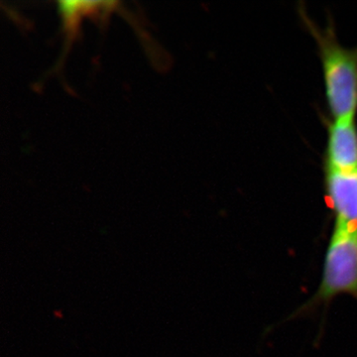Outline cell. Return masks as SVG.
<instances>
[{
  "mask_svg": "<svg viewBox=\"0 0 357 357\" xmlns=\"http://www.w3.org/2000/svg\"><path fill=\"white\" fill-rule=\"evenodd\" d=\"M325 191L326 203L335 218V225L357 229V169H325Z\"/></svg>",
  "mask_w": 357,
  "mask_h": 357,
  "instance_id": "cell-3",
  "label": "cell"
},
{
  "mask_svg": "<svg viewBox=\"0 0 357 357\" xmlns=\"http://www.w3.org/2000/svg\"><path fill=\"white\" fill-rule=\"evenodd\" d=\"M301 17L319 47L326 98L333 119L356 117L357 112V47L338 42L332 23L325 29L314 24L300 8Z\"/></svg>",
  "mask_w": 357,
  "mask_h": 357,
  "instance_id": "cell-1",
  "label": "cell"
},
{
  "mask_svg": "<svg viewBox=\"0 0 357 357\" xmlns=\"http://www.w3.org/2000/svg\"><path fill=\"white\" fill-rule=\"evenodd\" d=\"M325 169L338 171L357 169V124L356 117L333 119L328 128Z\"/></svg>",
  "mask_w": 357,
  "mask_h": 357,
  "instance_id": "cell-4",
  "label": "cell"
},
{
  "mask_svg": "<svg viewBox=\"0 0 357 357\" xmlns=\"http://www.w3.org/2000/svg\"><path fill=\"white\" fill-rule=\"evenodd\" d=\"M357 301V229L333 225L326 246L319 287L293 317L326 309L340 296Z\"/></svg>",
  "mask_w": 357,
  "mask_h": 357,
  "instance_id": "cell-2",
  "label": "cell"
}]
</instances>
